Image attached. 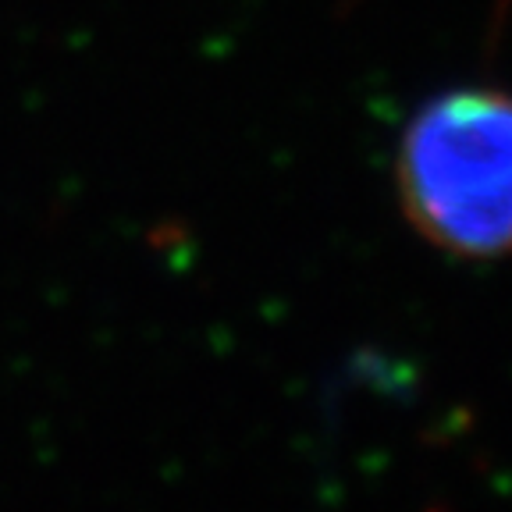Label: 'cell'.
Returning a JSON list of instances; mask_svg holds the SVG:
<instances>
[{"instance_id":"1","label":"cell","mask_w":512,"mask_h":512,"mask_svg":"<svg viewBox=\"0 0 512 512\" xmlns=\"http://www.w3.org/2000/svg\"><path fill=\"white\" fill-rule=\"evenodd\" d=\"M402 217L459 260L512 256V93L456 86L409 118L395 157Z\"/></svg>"}]
</instances>
